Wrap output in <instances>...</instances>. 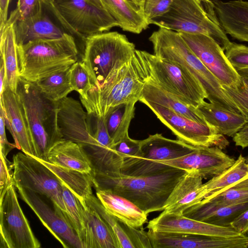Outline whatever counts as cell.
<instances>
[{
	"instance_id": "obj_1",
	"label": "cell",
	"mask_w": 248,
	"mask_h": 248,
	"mask_svg": "<svg viewBox=\"0 0 248 248\" xmlns=\"http://www.w3.org/2000/svg\"><path fill=\"white\" fill-rule=\"evenodd\" d=\"M187 172L173 168L156 175L114 177L93 171L92 177L96 191L107 190L121 196L148 215L164 210L171 192Z\"/></svg>"
},
{
	"instance_id": "obj_2",
	"label": "cell",
	"mask_w": 248,
	"mask_h": 248,
	"mask_svg": "<svg viewBox=\"0 0 248 248\" xmlns=\"http://www.w3.org/2000/svg\"><path fill=\"white\" fill-rule=\"evenodd\" d=\"M17 51L19 76L34 83L68 69L79 55L75 37L67 32L60 38L17 45Z\"/></svg>"
},
{
	"instance_id": "obj_3",
	"label": "cell",
	"mask_w": 248,
	"mask_h": 248,
	"mask_svg": "<svg viewBox=\"0 0 248 248\" xmlns=\"http://www.w3.org/2000/svg\"><path fill=\"white\" fill-rule=\"evenodd\" d=\"M144 85L140 61L135 54L115 69L99 87L93 85L86 98H80L89 115L105 118L108 110L121 103L139 101Z\"/></svg>"
},
{
	"instance_id": "obj_4",
	"label": "cell",
	"mask_w": 248,
	"mask_h": 248,
	"mask_svg": "<svg viewBox=\"0 0 248 248\" xmlns=\"http://www.w3.org/2000/svg\"><path fill=\"white\" fill-rule=\"evenodd\" d=\"M144 80L151 81L187 104L197 108L207 98L199 81L179 63L137 50Z\"/></svg>"
},
{
	"instance_id": "obj_5",
	"label": "cell",
	"mask_w": 248,
	"mask_h": 248,
	"mask_svg": "<svg viewBox=\"0 0 248 248\" xmlns=\"http://www.w3.org/2000/svg\"><path fill=\"white\" fill-rule=\"evenodd\" d=\"M16 93L25 108L36 144L38 158L45 160L51 146L63 140L58 123L57 102L47 99L35 83L20 77Z\"/></svg>"
},
{
	"instance_id": "obj_6",
	"label": "cell",
	"mask_w": 248,
	"mask_h": 248,
	"mask_svg": "<svg viewBox=\"0 0 248 248\" xmlns=\"http://www.w3.org/2000/svg\"><path fill=\"white\" fill-rule=\"evenodd\" d=\"M136 50L134 44L124 35L116 31L102 32L86 39L81 62L93 85L99 87L112 72L135 54Z\"/></svg>"
},
{
	"instance_id": "obj_7",
	"label": "cell",
	"mask_w": 248,
	"mask_h": 248,
	"mask_svg": "<svg viewBox=\"0 0 248 248\" xmlns=\"http://www.w3.org/2000/svg\"><path fill=\"white\" fill-rule=\"evenodd\" d=\"M149 24L188 33H202L214 39L225 51L231 42L221 28L215 9L196 0H173L169 10L152 19Z\"/></svg>"
},
{
	"instance_id": "obj_8",
	"label": "cell",
	"mask_w": 248,
	"mask_h": 248,
	"mask_svg": "<svg viewBox=\"0 0 248 248\" xmlns=\"http://www.w3.org/2000/svg\"><path fill=\"white\" fill-rule=\"evenodd\" d=\"M149 39L155 55L179 63L199 81L210 102L217 101L223 97L225 93L220 83L193 52L179 32L160 28Z\"/></svg>"
},
{
	"instance_id": "obj_9",
	"label": "cell",
	"mask_w": 248,
	"mask_h": 248,
	"mask_svg": "<svg viewBox=\"0 0 248 248\" xmlns=\"http://www.w3.org/2000/svg\"><path fill=\"white\" fill-rule=\"evenodd\" d=\"M44 3L67 32L84 42L88 37L118 26L106 10L88 0H54Z\"/></svg>"
},
{
	"instance_id": "obj_10",
	"label": "cell",
	"mask_w": 248,
	"mask_h": 248,
	"mask_svg": "<svg viewBox=\"0 0 248 248\" xmlns=\"http://www.w3.org/2000/svg\"><path fill=\"white\" fill-rule=\"evenodd\" d=\"M196 148L178 139L165 138L161 134L150 135L140 140V151L138 155L124 158L122 174L142 176L163 173L174 167L158 162L181 157Z\"/></svg>"
},
{
	"instance_id": "obj_11",
	"label": "cell",
	"mask_w": 248,
	"mask_h": 248,
	"mask_svg": "<svg viewBox=\"0 0 248 248\" xmlns=\"http://www.w3.org/2000/svg\"><path fill=\"white\" fill-rule=\"evenodd\" d=\"M14 185L48 198L66 216L62 197V182L37 158L18 152L13 157Z\"/></svg>"
},
{
	"instance_id": "obj_12",
	"label": "cell",
	"mask_w": 248,
	"mask_h": 248,
	"mask_svg": "<svg viewBox=\"0 0 248 248\" xmlns=\"http://www.w3.org/2000/svg\"><path fill=\"white\" fill-rule=\"evenodd\" d=\"M140 102L149 108L178 139L187 144L197 147L216 146L221 149L229 144L223 135L209 124L194 121L155 103L144 100Z\"/></svg>"
},
{
	"instance_id": "obj_13",
	"label": "cell",
	"mask_w": 248,
	"mask_h": 248,
	"mask_svg": "<svg viewBox=\"0 0 248 248\" xmlns=\"http://www.w3.org/2000/svg\"><path fill=\"white\" fill-rule=\"evenodd\" d=\"M15 187L10 185L0 200V248H40L20 207Z\"/></svg>"
},
{
	"instance_id": "obj_14",
	"label": "cell",
	"mask_w": 248,
	"mask_h": 248,
	"mask_svg": "<svg viewBox=\"0 0 248 248\" xmlns=\"http://www.w3.org/2000/svg\"><path fill=\"white\" fill-rule=\"evenodd\" d=\"M179 33L193 52L221 85L234 88L240 83L241 76L227 59L224 50L214 39L202 33Z\"/></svg>"
},
{
	"instance_id": "obj_15",
	"label": "cell",
	"mask_w": 248,
	"mask_h": 248,
	"mask_svg": "<svg viewBox=\"0 0 248 248\" xmlns=\"http://www.w3.org/2000/svg\"><path fill=\"white\" fill-rule=\"evenodd\" d=\"M16 188L21 198L63 248H84L82 242L61 210L54 205L50 207L39 194L33 191Z\"/></svg>"
},
{
	"instance_id": "obj_16",
	"label": "cell",
	"mask_w": 248,
	"mask_h": 248,
	"mask_svg": "<svg viewBox=\"0 0 248 248\" xmlns=\"http://www.w3.org/2000/svg\"><path fill=\"white\" fill-rule=\"evenodd\" d=\"M0 109L16 148L38 158L36 144L23 104L16 93L8 87L0 96Z\"/></svg>"
},
{
	"instance_id": "obj_17",
	"label": "cell",
	"mask_w": 248,
	"mask_h": 248,
	"mask_svg": "<svg viewBox=\"0 0 248 248\" xmlns=\"http://www.w3.org/2000/svg\"><path fill=\"white\" fill-rule=\"evenodd\" d=\"M81 104L68 96L57 102L58 123L62 139L83 147L99 145L93 136L89 116Z\"/></svg>"
},
{
	"instance_id": "obj_18",
	"label": "cell",
	"mask_w": 248,
	"mask_h": 248,
	"mask_svg": "<svg viewBox=\"0 0 248 248\" xmlns=\"http://www.w3.org/2000/svg\"><path fill=\"white\" fill-rule=\"evenodd\" d=\"M235 160L216 146L197 147L186 155L159 161L186 171L198 172L203 178H213L231 167Z\"/></svg>"
},
{
	"instance_id": "obj_19",
	"label": "cell",
	"mask_w": 248,
	"mask_h": 248,
	"mask_svg": "<svg viewBox=\"0 0 248 248\" xmlns=\"http://www.w3.org/2000/svg\"><path fill=\"white\" fill-rule=\"evenodd\" d=\"M147 228L155 232L233 237L241 234L231 226H219L187 217L182 214L163 211L150 220Z\"/></svg>"
},
{
	"instance_id": "obj_20",
	"label": "cell",
	"mask_w": 248,
	"mask_h": 248,
	"mask_svg": "<svg viewBox=\"0 0 248 248\" xmlns=\"http://www.w3.org/2000/svg\"><path fill=\"white\" fill-rule=\"evenodd\" d=\"M219 25L226 34L248 42V1L212 0Z\"/></svg>"
},
{
	"instance_id": "obj_21",
	"label": "cell",
	"mask_w": 248,
	"mask_h": 248,
	"mask_svg": "<svg viewBox=\"0 0 248 248\" xmlns=\"http://www.w3.org/2000/svg\"><path fill=\"white\" fill-rule=\"evenodd\" d=\"M46 9L45 6L43 9L35 15L14 22L17 45L38 39L60 38L67 33L61 25H58L51 19Z\"/></svg>"
},
{
	"instance_id": "obj_22",
	"label": "cell",
	"mask_w": 248,
	"mask_h": 248,
	"mask_svg": "<svg viewBox=\"0 0 248 248\" xmlns=\"http://www.w3.org/2000/svg\"><path fill=\"white\" fill-rule=\"evenodd\" d=\"M203 179L197 171H188L174 188L163 211L183 215L185 210L203 200Z\"/></svg>"
},
{
	"instance_id": "obj_23",
	"label": "cell",
	"mask_w": 248,
	"mask_h": 248,
	"mask_svg": "<svg viewBox=\"0 0 248 248\" xmlns=\"http://www.w3.org/2000/svg\"><path fill=\"white\" fill-rule=\"evenodd\" d=\"M82 215L84 248H121L110 226L85 202L83 203Z\"/></svg>"
},
{
	"instance_id": "obj_24",
	"label": "cell",
	"mask_w": 248,
	"mask_h": 248,
	"mask_svg": "<svg viewBox=\"0 0 248 248\" xmlns=\"http://www.w3.org/2000/svg\"><path fill=\"white\" fill-rule=\"evenodd\" d=\"M248 209V202L222 205L202 200L185 210L183 215L197 220L219 226H231V223Z\"/></svg>"
},
{
	"instance_id": "obj_25",
	"label": "cell",
	"mask_w": 248,
	"mask_h": 248,
	"mask_svg": "<svg viewBox=\"0 0 248 248\" xmlns=\"http://www.w3.org/2000/svg\"><path fill=\"white\" fill-rule=\"evenodd\" d=\"M44 160L90 174L93 171L91 162L83 147L68 140L63 139L53 145Z\"/></svg>"
},
{
	"instance_id": "obj_26",
	"label": "cell",
	"mask_w": 248,
	"mask_h": 248,
	"mask_svg": "<svg viewBox=\"0 0 248 248\" xmlns=\"http://www.w3.org/2000/svg\"><path fill=\"white\" fill-rule=\"evenodd\" d=\"M96 194L105 209L121 222L138 229L147 222L148 214L129 200L107 190H96Z\"/></svg>"
},
{
	"instance_id": "obj_27",
	"label": "cell",
	"mask_w": 248,
	"mask_h": 248,
	"mask_svg": "<svg viewBox=\"0 0 248 248\" xmlns=\"http://www.w3.org/2000/svg\"><path fill=\"white\" fill-rule=\"evenodd\" d=\"M144 81V85L140 101L144 100L155 103L194 121L208 124L197 108L186 104L155 84L148 80Z\"/></svg>"
},
{
	"instance_id": "obj_28",
	"label": "cell",
	"mask_w": 248,
	"mask_h": 248,
	"mask_svg": "<svg viewBox=\"0 0 248 248\" xmlns=\"http://www.w3.org/2000/svg\"><path fill=\"white\" fill-rule=\"evenodd\" d=\"M106 10L123 31L140 33L149 24L143 16L136 11L125 0H88Z\"/></svg>"
},
{
	"instance_id": "obj_29",
	"label": "cell",
	"mask_w": 248,
	"mask_h": 248,
	"mask_svg": "<svg viewBox=\"0 0 248 248\" xmlns=\"http://www.w3.org/2000/svg\"><path fill=\"white\" fill-rule=\"evenodd\" d=\"M197 108L207 123L223 135L233 137L248 123L242 114L217 107L205 101Z\"/></svg>"
},
{
	"instance_id": "obj_30",
	"label": "cell",
	"mask_w": 248,
	"mask_h": 248,
	"mask_svg": "<svg viewBox=\"0 0 248 248\" xmlns=\"http://www.w3.org/2000/svg\"><path fill=\"white\" fill-rule=\"evenodd\" d=\"M17 46L14 22L8 18L5 27L0 31V58L3 59L5 65V89L8 87L14 92H16L20 77Z\"/></svg>"
},
{
	"instance_id": "obj_31",
	"label": "cell",
	"mask_w": 248,
	"mask_h": 248,
	"mask_svg": "<svg viewBox=\"0 0 248 248\" xmlns=\"http://www.w3.org/2000/svg\"><path fill=\"white\" fill-rule=\"evenodd\" d=\"M138 101L133 99L117 105L106 114V127L113 144L128 135L129 127L135 116V105Z\"/></svg>"
},
{
	"instance_id": "obj_32",
	"label": "cell",
	"mask_w": 248,
	"mask_h": 248,
	"mask_svg": "<svg viewBox=\"0 0 248 248\" xmlns=\"http://www.w3.org/2000/svg\"><path fill=\"white\" fill-rule=\"evenodd\" d=\"M37 158L52 170L82 202L93 194V182L91 174L60 167Z\"/></svg>"
},
{
	"instance_id": "obj_33",
	"label": "cell",
	"mask_w": 248,
	"mask_h": 248,
	"mask_svg": "<svg viewBox=\"0 0 248 248\" xmlns=\"http://www.w3.org/2000/svg\"><path fill=\"white\" fill-rule=\"evenodd\" d=\"M248 175V164L240 155L231 167L203 184L205 193L204 199L215 196Z\"/></svg>"
},
{
	"instance_id": "obj_34",
	"label": "cell",
	"mask_w": 248,
	"mask_h": 248,
	"mask_svg": "<svg viewBox=\"0 0 248 248\" xmlns=\"http://www.w3.org/2000/svg\"><path fill=\"white\" fill-rule=\"evenodd\" d=\"M70 67L35 82L45 97L56 102L74 91L70 81Z\"/></svg>"
},
{
	"instance_id": "obj_35",
	"label": "cell",
	"mask_w": 248,
	"mask_h": 248,
	"mask_svg": "<svg viewBox=\"0 0 248 248\" xmlns=\"http://www.w3.org/2000/svg\"><path fill=\"white\" fill-rule=\"evenodd\" d=\"M85 202L110 226L117 236L121 248H135L124 229V223L109 213L97 197L92 194L85 199Z\"/></svg>"
},
{
	"instance_id": "obj_36",
	"label": "cell",
	"mask_w": 248,
	"mask_h": 248,
	"mask_svg": "<svg viewBox=\"0 0 248 248\" xmlns=\"http://www.w3.org/2000/svg\"><path fill=\"white\" fill-rule=\"evenodd\" d=\"M62 187L66 217L82 242L83 234L82 208L85 201H80L63 183Z\"/></svg>"
},
{
	"instance_id": "obj_37",
	"label": "cell",
	"mask_w": 248,
	"mask_h": 248,
	"mask_svg": "<svg viewBox=\"0 0 248 248\" xmlns=\"http://www.w3.org/2000/svg\"><path fill=\"white\" fill-rule=\"evenodd\" d=\"M203 200L222 205H232L248 202V177L234 183L215 196Z\"/></svg>"
},
{
	"instance_id": "obj_38",
	"label": "cell",
	"mask_w": 248,
	"mask_h": 248,
	"mask_svg": "<svg viewBox=\"0 0 248 248\" xmlns=\"http://www.w3.org/2000/svg\"><path fill=\"white\" fill-rule=\"evenodd\" d=\"M70 81L73 90L79 94V98H86L93 83L91 76L81 61H78L70 67Z\"/></svg>"
},
{
	"instance_id": "obj_39",
	"label": "cell",
	"mask_w": 248,
	"mask_h": 248,
	"mask_svg": "<svg viewBox=\"0 0 248 248\" xmlns=\"http://www.w3.org/2000/svg\"><path fill=\"white\" fill-rule=\"evenodd\" d=\"M225 51L226 56L238 72L248 71V46L231 42Z\"/></svg>"
},
{
	"instance_id": "obj_40",
	"label": "cell",
	"mask_w": 248,
	"mask_h": 248,
	"mask_svg": "<svg viewBox=\"0 0 248 248\" xmlns=\"http://www.w3.org/2000/svg\"><path fill=\"white\" fill-rule=\"evenodd\" d=\"M221 85L248 121V82L242 78L240 83L234 88Z\"/></svg>"
},
{
	"instance_id": "obj_41",
	"label": "cell",
	"mask_w": 248,
	"mask_h": 248,
	"mask_svg": "<svg viewBox=\"0 0 248 248\" xmlns=\"http://www.w3.org/2000/svg\"><path fill=\"white\" fill-rule=\"evenodd\" d=\"M43 0H17L16 7L8 18L15 22L31 17L43 9Z\"/></svg>"
},
{
	"instance_id": "obj_42",
	"label": "cell",
	"mask_w": 248,
	"mask_h": 248,
	"mask_svg": "<svg viewBox=\"0 0 248 248\" xmlns=\"http://www.w3.org/2000/svg\"><path fill=\"white\" fill-rule=\"evenodd\" d=\"M172 1L173 0H144L143 15L148 24L152 19L166 13Z\"/></svg>"
},
{
	"instance_id": "obj_43",
	"label": "cell",
	"mask_w": 248,
	"mask_h": 248,
	"mask_svg": "<svg viewBox=\"0 0 248 248\" xmlns=\"http://www.w3.org/2000/svg\"><path fill=\"white\" fill-rule=\"evenodd\" d=\"M0 200L5 195L8 187L15 183L14 179L13 162H10L5 156L0 154Z\"/></svg>"
},
{
	"instance_id": "obj_44",
	"label": "cell",
	"mask_w": 248,
	"mask_h": 248,
	"mask_svg": "<svg viewBox=\"0 0 248 248\" xmlns=\"http://www.w3.org/2000/svg\"><path fill=\"white\" fill-rule=\"evenodd\" d=\"M113 146L116 151L124 159L125 157L138 155L140 151V140L132 139L128 135L114 144Z\"/></svg>"
},
{
	"instance_id": "obj_45",
	"label": "cell",
	"mask_w": 248,
	"mask_h": 248,
	"mask_svg": "<svg viewBox=\"0 0 248 248\" xmlns=\"http://www.w3.org/2000/svg\"><path fill=\"white\" fill-rule=\"evenodd\" d=\"M124 229L135 248H152L147 232L142 228H136L124 223Z\"/></svg>"
},
{
	"instance_id": "obj_46",
	"label": "cell",
	"mask_w": 248,
	"mask_h": 248,
	"mask_svg": "<svg viewBox=\"0 0 248 248\" xmlns=\"http://www.w3.org/2000/svg\"><path fill=\"white\" fill-rule=\"evenodd\" d=\"M5 121L2 111L0 109V154L7 156L8 153L14 148H16L15 143L8 141L5 132Z\"/></svg>"
},
{
	"instance_id": "obj_47",
	"label": "cell",
	"mask_w": 248,
	"mask_h": 248,
	"mask_svg": "<svg viewBox=\"0 0 248 248\" xmlns=\"http://www.w3.org/2000/svg\"><path fill=\"white\" fill-rule=\"evenodd\" d=\"M230 226L241 234L248 233V209L236 217Z\"/></svg>"
},
{
	"instance_id": "obj_48",
	"label": "cell",
	"mask_w": 248,
	"mask_h": 248,
	"mask_svg": "<svg viewBox=\"0 0 248 248\" xmlns=\"http://www.w3.org/2000/svg\"><path fill=\"white\" fill-rule=\"evenodd\" d=\"M232 140L236 146L248 147V123L233 136Z\"/></svg>"
},
{
	"instance_id": "obj_49",
	"label": "cell",
	"mask_w": 248,
	"mask_h": 248,
	"mask_svg": "<svg viewBox=\"0 0 248 248\" xmlns=\"http://www.w3.org/2000/svg\"><path fill=\"white\" fill-rule=\"evenodd\" d=\"M11 0H0V31L5 27L8 19V9Z\"/></svg>"
},
{
	"instance_id": "obj_50",
	"label": "cell",
	"mask_w": 248,
	"mask_h": 248,
	"mask_svg": "<svg viewBox=\"0 0 248 248\" xmlns=\"http://www.w3.org/2000/svg\"><path fill=\"white\" fill-rule=\"evenodd\" d=\"M0 96L2 94L5 89L6 70L4 62L0 58Z\"/></svg>"
},
{
	"instance_id": "obj_51",
	"label": "cell",
	"mask_w": 248,
	"mask_h": 248,
	"mask_svg": "<svg viewBox=\"0 0 248 248\" xmlns=\"http://www.w3.org/2000/svg\"><path fill=\"white\" fill-rule=\"evenodd\" d=\"M125 0L126 2H127L136 11H137L138 12L141 14L143 15V6L144 0Z\"/></svg>"
},
{
	"instance_id": "obj_52",
	"label": "cell",
	"mask_w": 248,
	"mask_h": 248,
	"mask_svg": "<svg viewBox=\"0 0 248 248\" xmlns=\"http://www.w3.org/2000/svg\"><path fill=\"white\" fill-rule=\"evenodd\" d=\"M241 78L248 82V71L238 73Z\"/></svg>"
},
{
	"instance_id": "obj_53",
	"label": "cell",
	"mask_w": 248,
	"mask_h": 248,
	"mask_svg": "<svg viewBox=\"0 0 248 248\" xmlns=\"http://www.w3.org/2000/svg\"><path fill=\"white\" fill-rule=\"evenodd\" d=\"M196 0L198 1L199 2H200L201 4H202V5L206 4L211 1V0Z\"/></svg>"
},
{
	"instance_id": "obj_54",
	"label": "cell",
	"mask_w": 248,
	"mask_h": 248,
	"mask_svg": "<svg viewBox=\"0 0 248 248\" xmlns=\"http://www.w3.org/2000/svg\"><path fill=\"white\" fill-rule=\"evenodd\" d=\"M44 1H51L54 0H43Z\"/></svg>"
},
{
	"instance_id": "obj_55",
	"label": "cell",
	"mask_w": 248,
	"mask_h": 248,
	"mask_svg": "<svg viewBox=\"0 0 248 248\" xmlns=\"http://www.w3.org/2000/svg\"><path fill=\"white\" fill-rule=\"evenodd\" d=\"M248 177H246V178H248Z\"/></svg>"
}]
</instances>
